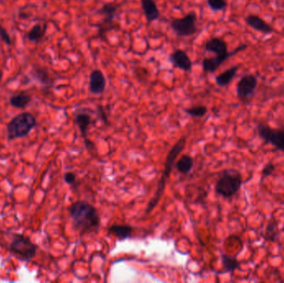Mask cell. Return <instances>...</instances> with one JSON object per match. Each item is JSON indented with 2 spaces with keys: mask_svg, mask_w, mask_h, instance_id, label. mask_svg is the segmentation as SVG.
<instances>
[{
  "mask_svg": "<svg viewBox=\"0 0 284 283\" xmlns=\"http://www.w3.org/2000/svg\"><path fill=\"white\" fill-rule=\"evenodd\" d=\"M69 212L76 229L82 234L95 232L101 225L97 210L88 202H75L69 207Z\"/></svg>",
  "mask_w": 284,
  "mask_h": 283,
  "instance_id": "obj_1",
  "label": "cell"
},
{
  "mask_svg": "<svg viewBox=\"0 0 284 283\" xmlns=\"http://www.w3.org/2000/svg\"><path fill=\"white\" fill-rule=\"evenodd\" d=\"M186 137H181V139L174 144L172 149L169 150V154L167 155L166 160V163H165L163 174L159 180L157 189H156L153 198L150 199V201L148 203L147 208L145 210V212L147 214L155 209V207L158 204V202L160 201V199H162V194L164 193L165 188L166 185V180L169 179L170 174L172 172L173 168L175 166V160L186 147Z\"/></svg>",
  "mask_w": 284,
  "mask_h": 283,
  "instance_id": "obj_2",
  "label": "cell"
},
{
  "mask_svg": "<svg viewBox=\"0 0 284 283\" xmlns=\"http://www.w3.org/2000/svg\"><path fill=\"white\" fill-rule=\"evenodd\" d=\"M243 185V176L237 169H225L215 185V192L224 198H231L238 193Z\"/></svg>",
  "mask_w": 284,
  "mask_h": 283,
  "instance_id": "obj_3",
  "label": "cell"
},
{
  "mask_svg": "<svg viewBox=\"0 0 284 283\" xmlns=\"http://www.w3.org/2000/svg\"><path fill=\"white\" fill-rule=\"evenodd\" d=\"M36 125V118L29 112H23L18 115L7 125L8 140L12 141L27 136Z\"/></svg>",
  "mask_w": 284,
  "mask_h": 283,
  "instance_id": "obj_4",
  "label": "cell"
},
{
  "mask_svg": "<svg viewBox=\"0 0 284 283\" xmlns=\"http://www.w3.org/2000/svg\"><path fill=\"white\" fill-rule=\"evenodd\" d=\"M257 131L265 144H271L277 150L284 153V127L273 128L264 123L257 125Z\"/></svg>",
  "mask_w": 284,
  "mask_h": 283,
  "instance_id": "obj_5",
  "label": "cell"
},
{
  "mask_svg": "<svg viewBox=\"0 0 284 283\" xmlns=\"http://www.w3.org/2000/svg\"><path fill=\"white\" fill-rule=\"evenodd\" d=\"M9 250L24 261H29L35 257L38 247L28 237L16 234L10 244Z\"/></svg>",
  "mask_w": 284,
  "mask_h": 283,
  "instance_id": "obj_6",
  "label": "cell"
},
{
  "mask_svg": "<svg viewBox=\"0 0 284 283\" xmlns=\"http://www.w3.org/2000/svg\"><path fill=\"white\" fill-rule=\"evenodd\" d=\"M197 15L189 12L181 19H172L170 26L178 37H190L197 32Z\"/></svg>",
  "mask_w": 284,
  "mask_h": 283,
  "instance_id": "obj_7",
  "label": "cell"
},
{
  "mask_svg": "<svg viewBox=\"0 0 284 283\" xmlns=\"http://www.w3.org/2000/svg\"><path fill=\"white\" fill-rule=\"evenodd\" d=\"M248 47L247 44H241L237 47L232 52H229L226 42L220 38H213L208 40L205 45L206 52H213L216 56L225 57L229 59L230 57L238 54V52H243Z\"/></svg>",
  "mask_w": 284,
  "mask_h": 283,
  "instance_id": "obj_8",
  "label": "cell"
},
{
  "mask_svg": "<svg viewBox=\"0 0 284 283\" xmlns=\"http://www.w3.org/2000/svg\"><path fill=\"white\" fill-rule=\"evenodd\" d=\"M257 76L253 74H246L241 77L237 83L236 93L242 102H248L254 96L258 87Z\"/></svg>",
  "mask_w": 284,
  "mask_h": 283,
  "instance_id": "obj_9",
  "label": "cell"
},
{
  "mask_svg": "<svg viewBox=\"0 0 284 283\" xmlns=\"http://www.w3.org/2000/svg\"><path fill=\"white\" fill-rule=\"evenodd\" d=\"M75 123L78 126L82 137L84 139L85 145L88 150H93L95 149V144L90 140L88 139V129L92 124V117L88 114V112H77L75 116Z\"/></svg>",
  "mask_w": 284,
  "mask_h": 283,
  "instance_id": "obj_10",
  "label": "cell"
},
{
  "mask_svg": "<svg viewBox=\"0 0 284 283\" xmlns=\"http://www.w3.org/2000/svg\"><path fill=\"white\" fill-rule=\"evenodd\" d=\"M169 61L174 68H178L186 72L191 71L193 63L190 57L184 50L176 49L173 51L169 55Z\"/></svg>",
  "mask_w": 284,
  "mask_h": 283,
  "instance_id": "obj_11",
  "label": "cell"
},
{
  "mask_svg": "<svg viewBox=\"0 0 284 283\" xmlns=\"http://www.w3.org/2000/svg\"><path fill=\"white\" fill-rule=\"evenodd\" d=\"M107 87V79L98 69L93 70L89 76V92L93 95H101Z\"/></svg>",
  "mask_w": 284,
  "mask_h": 283,
  "instance_id": "obj_12",
  "label": "cell"
},
{
  "mask_svg": "<svg viewBox=\"0 0 284 283\" xmlns=\"http://www.w3.org/2000/svg\"><path fill=\"white\" fill-rule=\"evenodd\" d=\"M245 23L254 30L260 32L263 34H270L273 32L272 26L257 15L250 14L249 16L246 17Z\"/></svg>",
  "mask_w": 284,
  "mask_h": 283,
  "instance_id": "obj_13",
  "label": "cell"
},
{
  "mask_svg": "<svg viewBox=\"0 0 284 283\" xmlns=\"http://www.w3.org/2000/svg\"><path fill=\"white\" fill-rule=\"evenodd\" d=\"M148 24L156 21L161 16L158 7L154 0H140Z\"/></svg>",
  "mask_w": 284,
  "mask_h": 283,
  "instance_id": "obj_14",
  "label": "cell"
},
{
  "mask_svg": "<svg viewBox=\"0 0 284 283\" xmlns=\"http://www.w3.org/2000/svg\"><path fill=\"white\" fill-rule=\"evenodd\" d=\"M227 60H228L227 57H219V56L206 57L202 61L203 71L204 72H208V73H213Z\"/></svg>",
  "mask_w": 284,
  "mask_h": 283,
  "instance_id": "obj_15",
  "label": "cell"
},
{
  "mask_svg": "<svg viewBox=\"0 0 284 283\" xmlns=\"http://www.w3.org/2000/svg\"><path fill=\"white\" fill-rule=\"evenodd\" d=\"M115 19L105 17L100 24L97 25V35L101 40H107V34L112 30L119 27L118 23L115 22Z\"/></svg>",
  "mask_w": 284,
  "mask_h": 283,
  "instance_id": "obj_16",
  "label": "cell"
},
{
  "mask_svg": "<svg viewBox=\"0 0 284 283\" xmlns=\"http://www.w3.org/2000/svg\"><path fill=\"white\" fill-rule=\"evenodd\" d=\"M238 66H234L227 69L215 77V82L219 87H224L230 84L238 71Z\"/></svg>",
  "mask_w": 284,
  "mask_h": 283,
  "instance_id": "obj_17",
  "label": "cell"
},
{
  "mask_svg": "<svg viewBox=\"0 0 284 283\" xmlns=\"http://www.w3.org/2000/svg\"><path fill=\"white\" fill-rule=\"evenodd\" d=\"M108 231L118 239L125 240L131 237L133 233V228L126 224H113L108 229Z\"/></svg>",
  "mask_w": 284,
  "mask_h": 283,
  "instance_id": "obj_18",
  "label": "cell"
},
{
  "mask_svg": "<svg viewBox=\"0 0 284 283\" xmlns=\"http://www.w3.org/2000/svg\"><path fill=\"white\" fill-rule=\"evenodd\" d=\"M278 237H279V223H277L275 219L272 218L265 228L263 238L267 242H276Z\"/></svg>",
  "mask_w": 284,
  "mask_h": 283,
  "instance_id": "obj_19",
  "label": "cell"
},
{
  "mask_svg": "<svg viewBox=\"0 0 284 283\" xmlns=\"http://www.w3.org/2000/svg\"><path fill=\"white\" fill-rule=\"evenodd\" d=\"M32 75L35 79L38 80L40 83L44 86L52 87L53 82L50 76L49 72L46 68H41V67L34 68Z\"/></svg>",
  "mask_w": 284,
  "mask_h": 283,
  "instance_id": "obj_20",
  "label": "cell"
},
{
  "mask_svg": "<svg viewBox=\"0 0 284 283\" xmlns=\"http://www.w3.org/2000/svg\"><path fill=\"white\" fill-rule=\"evenodd\" d=\"M175 168L181 174H188L194 166V159L188 155H183L175 163Z\"/></svg>",
  "mask_w": 284,
  "mask_h": 283,
  "instance_id": "obj_21",
  "label": "cell"
},
{
  "mask_svg": "<svg viewBox=\"0 0 284 283\" xmlns=\"http://www.w3.org/2000/svg\"><path fill=\"white\" fill-rule=\"evenodd\" d=\"M31 99H32L31 95H28L27 93H19L17 95L11 96V98L9 100V103L13 107L23 109L29 104Z\"/></svg>",
  "mask_w": 284,
  "mask_h": 283,
  "instance_id": "obj_22",
  "label": "cell"
},
{
  "mask_svg": "<svg viewBox=\"0 0 284 283\" xmlns=\"http://www.w3.org/2000/svg\"><path fill=\"white\" fill-rule=\"evenodd\" d=\"M47 25L42 26L39 24L34 25L30 31L27 33V38L29 41L38 43L42 38H44V34L46 33Z\"/></svg>",
  "mask_w": 284,
  "mask_h": 283,
  "instance_id": "obj_23",
  "label": "cell"
},
{
  "mask_svg": "<svg viewBox=\"0 0 284 283\" xmlns=\"http://www.w3.org/2000/svg\"><path fill=\"white\" fill-rule=\"evenodd\" d=\"M221 261L223 267L226 272H234L240 267V262L238 259L228 254H222Z\"/></svg>",
  "mask_w": 284,
  "mask_h": 283,
  "instance_id": "obj_24",
  "label": "cell"
},
{
  "mask_svg": "<svg viewBox=\"0 0 284 283\" xmlns=\"http://www.w3.org/2000/svg\"><path fill=\"white\" fill-rule=\"evenodd\" d=\"M120 3H107L96 10V14L104 15V17H110L115 19L118 14V9L120 8Z\"/></svg>",
  "mask_w": 284,
  "mask_h": 283,
  "instance_id": "obj_25",
  "label": "cell"
},
{
  "mask_svg": "<svg viewBox=\"0 0 284 283\" xmlns=\"http://www.w3.org/2000/svg\"><path fill=\"white\" fill-rule=\"evenodd\" d=\"M186 114L193 117H203L207 114L208 108L205 106H195L184 110Z\"/></svg>",
  "mask_w": 284,
  "mask_h": 283,
  "instance_id": "obj_26",
  "label": "cell"
},
{
  "mask_svg": "<svg viewBox=\"0 0 284 283\" xmlns=\"http://www.w3.org/2000/svg\"><path fill=\"white\" fill-rule=\"evenodd\" d=\"M209 8L213 12L223 11L228 6L227 0H207Z\"/></svg>",
  "mask_w": 284,
  "mask_h": 283,
  "instance_id": "obj_27",
  "label": "cell"
},
{
  "mask_svg": "<svg viewBox=\"0 0 284 283\" xmlns=\"http://www.w3.org/2000/svg\"><path fill=\"white\" fill-rule=\"evenodd\" d=\"M275 169L276 168H275V165L273 162L267 164L262 169V180L268 178V176H270L271 174L275 171Z\"/></svg>",
  "mask_w": 284,
  "mask_h": 283,
  "instance_id": "obj_28",
  "label": "cell"
},
{
  "mask_svg": "<svg viewBox=\"0 0 284 283\" xmlns=\"http://www.w3.org/2000/svg\"><path fill=\"white\" fill-rule=\"evenodd\" d=\"M0 38H1L2 41L4 42L8 46L12 45L11 38H10L8 32L2 25H0Z\"/></svg>",
  "mask_w": 284,
  "mask_h": 283,
  "instance_id": "obj_29",
  "label": "cell"
},
{
  "mask_svg": "<svg viewBox=\"0 0 284 283\" xmlns=\"http://www.w3.org/2000/svg\"><path fill=\"white\" fill-rule=\"evenodd\" d=\"M64 180L69 185H75V183H76V174L72 173V172H67L64 174Z\"/></svg>",
  "mask_w": 284,
  "mask_h": 283,
  "instance_id": "obj_30",
  "label": "cell"
},
{
  "mask_svg": "<svg viewBox=\"0 0 284 283\" xmlns=\"http://www.w3.org/2000/svg\"><path fill=\"white\" fill-rule=\"evenodd\" d=\"M2 77H3V73L0 71V82H1V80H2Z\"/></svg>",
  "mask_w": 284,
  "mask_h": 283,
  "instance_id": "obj_31",
  "label": "cell"
}]
</instances>
